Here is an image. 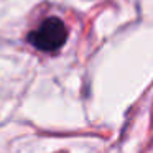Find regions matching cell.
Returning a JSON list of instances; mask_svg holds the SVG:
<instances>
[{"instance_id": "obj_1", "label": "cell", "mask_w": 153, "mask_h": 153, "mask_svg": "<svg viewBox=\"0 0 153 153\" xmlns=\"http://www.w3.org/2000/svg\"><path fill=\"white\" fill-rule=\"evenodd\" d=\"M66 38H68V30L63 20L51 17L46 18L35 31H31L30 36H28V41L38 50L53 53L66 43Z\"/></svg>"}]
</instances>
